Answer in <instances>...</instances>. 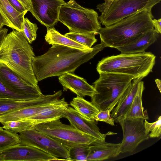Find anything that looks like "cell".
Here are the masks:
<instances>
[{"label":"cell","instance_id":"cell-2","mask_svg":"<svg viewBox=\"0 0 161 161\" xmlns=\"http://www.w3.org/2000/svg\"><path fill=\"white\" fill-rule=\"evenodd\" d=\"M152 9H144L99 31L101 42L106 47L116 48L130 44L153 29Z\"/></svg>","mask_w":161,"mask_h":161},{"label":"cell","instance_id":"cell-5","mask_svg":"<svg viewBox=\"0 0 161 161\" xmlns=\"http://www.w3.org/2000/svg\"><path fill=\"white\" fill-rule=\"evenodd\" d=\"M93 83L97 93L91 97V102L99 110L111 112L116 105L134 78L122 74L100 72Z\"/></svg>","mask_w":161,"mask_h":161},{"label":"cell","instance_id":"cell-16","mask_svg":"<svg viewBox=\"0 0 161 161\" xmlns=\"http://www.w3.org/2000/svg\"><path fill=\"white\" fill-rule=\"evenodd\" d=\"M58 80L64 91L69 89L77 96L91 97L97 93L93 86L89 84L83 78L72 73L66 72L59 76Z\"/></svg>","mask_w":161,"mask_h":161},{"label":"cell","instance_id":"cell-24","mask_svg":"<svg viewBox=\"0 0 161 161\" xmlns=\"http://www.w3.org/2000/svg\"><path fill=\"white\" fill-rule=\"evenodd\" d=\"M144 89V82L141 80L137 92L125 118L142 119L144 120L149 119L147 110H144L142 104V95Z\"/></svg>","mask_w":161,"mask_h":161},{"label":"cell","instance_id":"cell-39","mask_svg":"<svg viewBox=\"0 0 161 161\" xmlns=\"http://www.w3.org/2000/svg\"><path fill=\"white\" fill-rule=\"evenodd\" d=\"M155 82L157 84L160 92H161V81L160 79H157L155 80Z\"/></svg>","mask_w":161,"mask_h":161},{"label":"cell","instance_id":"cell-9","mask_svg":"<svg viewBox=\"0 0 161 161\" xmlns=\"http://www.w3.org/2000/svg\"><path fill=\"white\" fill-rule=\"evenodd\" d=\"M21 145L31 146L51 155L69 160L68 150L59 142L35 128L18 134Z\"/></svg>","mask_w":161,"mask_h":161},{"label":"cell","instance_id":"cell-15","mask_svg":"<svg viewBox=\"0 0 161 161\" xmlns=\"http://www.w3.org/2000/svg\"><path fill=\"white\" fill-rule=\"evenodd\" d=\"M62 92L59 91L54 94L44 95L28 100L12 99H0V115L23 108L41 104L52 103L59 99Z\"/></svg>","mask_w":161,"mask_h":161},{"label":"cell","instance_id":"cell-29","mask_svg":"<svg viewBox=\"0 0 161 161\" xmlns=\"http://www.w3.org/2000/svg\"><path fill=\"white\" fill-rule=\"evenodd\" d=\"M68 150L69 161H86L89 145L77 146Z\"/></svg>","mask_w":161,"mask_h":161},{"label":"cell","instance_id":"cell-38","mask_svg":"<svg viewBox=\"0 0 161 161\" xmlns=\"http://www.w3.org/2000/svg\"><path fill=\"white\" fill-rule=\"evenodd\" d=\"M4 25L9 27V25L7 20L0 12V31L3 28Z\"/></svg>","mask_w":161,"mask_h":161},{"label":"cell","instance_id":"cell-23","mask_svg":"<svg viewBox=\"0 0 161 161\" xmlns=\"http://www.w3.org/2000/svg\"><path fill=\"white\" fill-rule=\"evenodd\" d=\"M47 29L45 40L49 44L64 46L84 51H91L93 49V47L90 48L62 35L54 27Z\"/></svg>","mask_w":161,"mask_h":161},{"label":"cell","instance_id":"cell-27","mask_svg":"<svg viewBox=\"0 0 161 161\" xmlns=\"http://www.w3.org/2000/svg\"><path fill=\"white\" fill-rule=\"evenodd\" d=\"M20 142L18 134L12 133L0 127V152L19 144Z\"/></svg>","mask_w":161,"mask_h":161},{"label":"cell","instance_id":"cell-37","mask_svg":"<svg viewBox=\"0 0 161 161\" xmlns=\"http://www.w3.org/2000/svg\"><path fill=\"white\" fill-rule=\"evenodd\" d=\"M8 30L6 28H3L0 31V47L1 44L7 34Z\"/></svg>","mask_w":161,"mask_h":161},{"label":"cell","instance_id":"cell-11","mask_svg":"<svg viewBox=\"0 0 161 161\" xmlns=\"http://www.w3.org/2000/svg\"><path fill=\"white\" fill-rule=\"evenodd\" d=\"M0 80L8 89L17 94L34 99L43 95L38 86L30 84L1 62Z\"/></svg>","mask_w":161,"mask_h":161},{"label":"cell","instance_id":"cell-18","mask_svg":"<svg viewBox=\"0 0 161 161\" xmlns=\"http://www.w3.org/2000/svg\"><path fill=\"white\" fill-rule=\"evenodd\" d=\"M120 143H108L96 139L89 145L86 161H102L115 157L119 154Z\"/></svg>","mask_w":161,"mask_h":161},{"label":"cell","instance_id":"cell-36","mask_svg":"<svg viewBox=\"0 0 161 161\" xmlns=\"http://www.w3.org/2000/svg\"><path fill=\"white\" fill-rule=\"evenodd\" d=\"M24 6L28 11L30 12L31 9V0H18Z\"/></svg>","mask_w":161,"mask_h":161},{"label":"cell","instance_id":"cell-17","mask_svg":"<svg viewBox=\"0 0 161 161\" xmlns=\"http://www.w3.org/2000/svg\"><path fill=\"white\" fill-rule=\"evenodd\" d=\"M143 78H138L133 79L126 90L121 98L112 110L111 117L117 123L125 118L128 110L139 89Z\"/></svg>","mask_w":161,"mask_h":161},{"label":"cell","instance_id":"cell-40","mask_svg":"<svg viewBox=\"0 0 161 161\" xmlns=\"http://www.w3.org/2000/svg\"><path fill=\"white\" fill-rule=\"evenodd\" d=\"M0 161H4L3 159L1 156H0Z\"/></svg>","mask_w":161,"mask_h":161},{"label":"cell","instance_id":"cell-26","mask_svg":"<svg viewBox=\"0 0 161 161\" xmlns=\"http://www.w3.org/2000/svg\"><path fill=\"white\" fill-rule=\"evenodd\" d=\"M3 128L14 134L35 128V123L30 119H21L5 122L2 124Z\"/></svg>","mask_w":161,"mask_h":161},{"label":"cell","instance_id":"cell-34","mask_svg":"<svg viewBox=\"0 0 161 161\" xmlns=\"http://www.w3.org/2000/svg\"><path fill=\"white\" fill-rule=\"evenodd\" d=\"M12 6L19 12H28L24 6L18 0H8Z\"/></svg>","mask_w":161,"mask_h":161},{"label":"cell","instance_id":"cell-35","mask_svg":"<svg viewBox=\"0 0 161 161\" xmlns=\"http://www.w3.org/2000/svg\"><path fill=\"white\" fill-rule=\"evenodd\" d=\"M153 24L154 31L158 34L161 32V19H154L153 20Z\"/></svg>","mask_w":161,"mask_h":161},{"label":"cell","instance_id":"cell-31","mask_svg":"<svg viewBox=\"0 0 161 161\" xmlns=\"http://www.w3.org/2000/svg\"><path fill=\"white\" fill-rule=\"evenodd\" d=\"M0 99H12L19 100L34 99L31 97L18 94L11 91L3 84L0 80Z\"/></svg>","mask_w":161,"mask_h":161},{"label":"cell","instance_id":"cell-32","mask_svg":"<svg viewBox=\"0 0 161 161\" xmlns=\"http://www.w3.org/2000/svg\"><path fill=\"white\" fill-rule=\"evenodd\" d=\"M144 125L146 132L149 134V137H158L161 134V116L155 122L150 123L144 120Z\"/></svg>","mask_w":161,"mask_h":161},{"label":"cell","instance_id":"cell-8","mask_svg":"<svg viewBox=\"0 0 161 161\" xmlns=\"http://www.w3.org/2000/svg\"><path fill=\"white\" fill-rule=\"evenodd\" d=\"M35 128L57 141L68 150L90 145L96 139L71 125L63 124L59 119L37 125Z\"/></svg>","mask_w":161,"mask_h":161},{"label":"cell","instance_id":"cell-20","mask_svg":"<svg viewBox=\"0 0 161 161\" xmlns=\"http://www.w3.org/2000/svg\"><path fill=\"white\" fill-rule=\"evenodd\" d=\"M158 34L154 29L149 30L134 42L116 48L121 53H144L146 49L157 40Z\"/></svg>","mask_w":161,"mask_h":161},{"label":"cell","instance_id":"cell-3","mask_svg":"<svg viewBox=\"0 0 161 161\" xmlns=\"http://www.w3.org/2000/svg\"><path fill=\"white\" fill-rule=\"evenodd\" d=\"M33 49L22 31L15 30L7 34L0 47V62L30 84L38 86L32 61Z\"/></svg>","mask_w":161,"mask_h":161},{"label":"cell","instance_id":"cell-6","mask_svg":"<svg viewBox=\"0 0 161 161\" xmlns=\"http://www.w3.org/2000/svg\"><path fill=\"white\" fill-rule=\"evenodd\" d=\"M58 21L66 26L70 32L96 35L102 28L97 12L82 7L75 0H69L63 4Z\"/></svg>","mask_w":161,"mask_h":161},{"label":"cell","instance_id":"cell-33","mask_svg":"<svg viewBox=\"0 0 161 161\" xmlns=\"http://www.w3.org/2000/svg\"><path fill=\"white\" fill-rule=\"evenodd\" d=\"M111 111L109 110H100L94 117L96 121H103L112 126H114V121L110 115Z\"/></svg>","mask_w":161,"mask_h":161},{"label":"cell","instance_id":"cell-4","mask_svg":"<svg viewBox=\"0 0 161 161\" xmlns=\"http://www.w3.org/2000/svg\"><path fill=\"white\" fill-rule=\"evenodd\" d=\"M156 56L151 52L121 53L104 58L99 61L97 70L100 72L122 74L132 76L134 79L143 78L152 71Z\"/></svg>","mask_w":161,"mask_h":161},{"label":"cell","instance_id":"cell-19","mask_svg":"<svg viewBox=\"0 0 161 161\" xmlns=\"http://www.w3.org/2000/svg\"><path fill=\"white\" fill-rule=\"evenodd\" d=\"M69 106L64 98L59 99L52 105L27 119L32 120L36 125L59 119L63 117L64 109Z\"/></svg>","mask_w":161,"mask_h":161},{"label":"cell","instance_id":"cell-21","mask_svg":"<svg viewBox=\"0 0 161 161\" xmlns=\"http://www.w3.org/2000/svg\"><path fill=\"white\" fill-rule=\"evenodd\" d=\"M57 101L52 103L25 107L1 114L0 123L2 124L7 121L27 119L52 105Z\"/></svg>","mask_w":161,"mask_h":161},{"label":"cell","instance_id":"cell-30","mask_svg":"<svg viewBox=\"0 0 161 161\" xmlns=\"http://www.w3.org/2000/svg\"><path fill=\"white\" fill-rule=\"evenodd\" d=\"M38 28L35 23L31 22L27 18H25L22 26V33L28 42L31 44L36 37Z\"/></svg>","mask_w":161,"mask_h":161},{"label":"cell","instance_id":"cell-12","mask_svg":"<svg viewBox=\"0 0 161 161\" xmlns=\"http://www.w3.org/2000/svg\"><path fill=\"white\" fill-rule=\"evenodd\" d=\"M30 12L41 24L47 27H54L58 21L64 0H31Z\"/></svg>","mask_w":161,"mask_h":161},{"label":"cell","instance_id":"cell-1","mask_svg":"<svg viewBox=\"0 0 161 161\" xmlns=\"http://www.w3.org/2000/svg\"><path fill=\"white\" fill-rule=\"evenodd\" d=\"M106 47L101 42L91 51H84L66 46L53 45L45 53L35 57L34 72L38 81L66 72L72 73L80 65L93 58Z\"/></svg>","mask_w":161,"mask_h":161},{"label":"cell","instance_id":"cell-22","mask_svg":"<svg viewBox=\"0 0 161 161\" xmlns=\"http://www.w3.org/2000/svg\"><path fill=\"white\" fill-rule=\"evenodd\" d=\"M0 12L9 24V27L19 31H22L24 16L27 12H19L8 0H0Z\"/></svg>","mask_w":161,"mask_h":161},{"label":"cell","instance_id":"cell-25","mask_svg":"<svg viewBox=\"0 0 161 161\" xmlns=\"http://www.w3.org/2000/svg\"><path fill=\"white\" fill-rule=\"evenodd\" d=\"M70 105L80 115L90 120H95V116L99 111L91 102L78 96L74 97Z\"/></svg>","mask_w":161,"mask_h":161},{"label":"cell","instance_id":"cell-13","mask_svg":"<svg viewBox=\"0 0 161 161\" xmlns=\"http://www.w3.org/2000/svg\"><path fill=\"white\" fill-rule=\"evenodd\" d=\"M4 161H53L55 157L35 147L18 144L0 152Z\"/></svg>","mask_w":161,"mask_h":161},{"label":"cell","instance_id":"cell-10","mask_svg":"<svg viewBox=\"0 0 161 161\" xmlns=\"http://www.w3.org/2000/svg\"><path fill=\"white\" fill-rule=\"evenodd\" d=\"M144 119L125 118L119 123L123 132V139L119 148V153L133 152L142 142L150 138L146 132Z\"/></svg>","mask_w":161,"mask_h":161},{"label":"cell","instance_id":"cell-14","mask_svg":"<svg viewBox=\"0 0 161 161\" xmlns=\"http://www.w3.org/2000/svg\"><path fill=\"white\" fill-rule=\"evenodd\" d=\"M63 117L67 119L70 125L80 131L98 140L105 141L107 135L100 131L95 120L86 119L78 113L74 108L68 106L64 110Z\"/></svg>","mask_w":161,"mask_h":161},{"label":"cell","instance_id":"cell-28","mask_svg":"<svg viewBox=\"0 0 161 161\" xmlns=\"http://www.w3.org/2000/svg\"><path fill=\"white\" fill-rule=\"evenodd\" d=\"M95 34H83L70 32L66 33L64 36L90 48L97 42V40L95 37Z\"/></svg>","mask_w":161,"mask_h":161},{"label":"cell","instance_id":"cell-7","mask_svg":"<svg viewBox=\"0 0 161 161\" xmlns=\"http://www.w3.org/2000/svg\"><path fill=\"white\" fill-rule=\"evenodd\" d=\"M161 0H105L97 8L101 13L100 23L105 27L144 9H152Z\"/></svg>","mask_w":161,"mask_h":161}]
</instances>
